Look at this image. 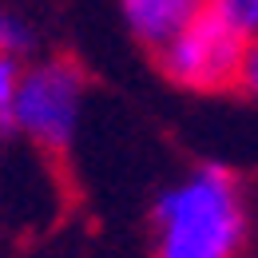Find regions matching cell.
Returning <instances> with one entry per match:
<instances>
[{"label":"cell","instance_id":"1","mask_svg":"<svg viewBox=\"0 0 258 258\" xmlns=\"http://www.w3.org/2000/svg\"><path fill=\"white\" fill-rule=\"evenodd\" d=\"M246 238V187L219 163L187 171L151 207V258H242Z\"/></svg>","mask_w":258,"mask_h":258},{"label":"cell","instance_id":"2","mask_svg":"<svg viewBox=\"0 0 258 258\" xmlns=\"http://www.w3.org/2000/svg\"><path fill=\"white\" fill-rule=\"evenodd\" d=\"M84 92H88V80L80 64H72L64 56L24 64L20 99H16V135H24L28 143L52 155L68 151L80 131Z\"/></svg>","mask_w":258,"mask_h":258},{"label":"cell","instance_id":"3","mask_svg":"<svg viewBox=\"0 0 258 258\" xmlns=\"http://www.w3.org/2000/svg\"><path fill=\"white\" fill-rule=\"evenodd\" d=\"M242 52H246V40L207 8L179 36H171L155 56H159L163 76L175 88L199 92V96H215V92L238 88Z\"/></svg>","mask_w":258,"mask_h":258},{"label":"cell","instance_id":"4","mask_svg":"<svg viewBox=\"0 0 258 258\" xmlns=\"http://www.w3.org/2000/svg\"><path fill=\"white\" fill-rule=\"evenodd\" d=\"M123 20H127L131 36L159 52L171 36H179L199 12H207V0H119Z\"/></svg>","mask_w":258,"mask_h":258},{"label":"cell","instance_id":"5","mask_svg":"<svg viewBox=\"0 0 258 258\" xmlns=\"http://www.w3.org/2000/svg\"><path fill=\"white\" fill-rule=\"evenodd\" d=\"M20 80H24V64L0 56V135L16 131V99H20Z\"/></svg>","mask_w":258,"mask_h":258},{"label":"cell","instance_id":"6","mask_svg":"<svg viewBox=\"0 0 258 258\" xmlns=\"http://www.w3.org/2000/svg\"><path fill=\"white\" fill-rule=\"evenodd\" d=\"M32 52V28L24 16H16L12 8H0V56L8 60H24Z\"/></svg>","mask_w":258,"mask_h":258},{"label":"cell","instance_id":"7","mask_svg":"<svg viewBox=\"0 0 258 258\" xmlns=\"http://www.w3.org/2000/svg\"><path fill=\"white\" fill-rule=\"evenodd\" d=\"M207 8L219 20H226L242 40L258 36V0H207Z\"/></svg>","mask_w":258,"mask_h":258},{"label":"cell","instance_id":"8","mask_svg":"<svg viewBox=\"0 0 258 258\" xmlns=\"http://www.w3.org/2000/svg\"><path fill=\"white\" fill-rule=\"evenodd\" d=\"M238 92L258 99V36L246 40V52H242V76H238Z\"/></svg>","mask_w":258,"mask_h":258}]
</instances>
